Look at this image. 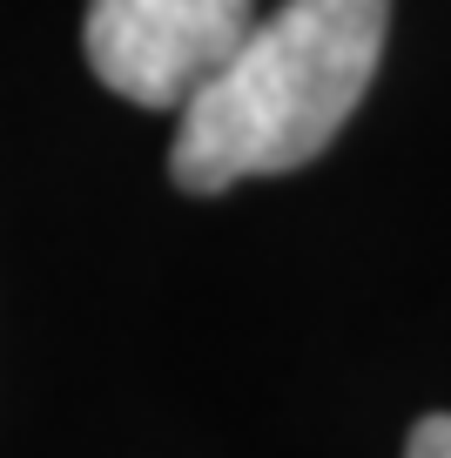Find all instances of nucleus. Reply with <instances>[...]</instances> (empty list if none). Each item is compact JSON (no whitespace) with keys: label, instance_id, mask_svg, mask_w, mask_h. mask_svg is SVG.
<instances>
[{"label":"nucleus","instance_id":"obj_1","mask_svg":"<svg viewBox=\"0 0 451 458\" xmlns=\"http://www.w3.org/2000/svg\"><path fill=\"white\" fill-rule=\"evenodd\" d=\"M384 28L391 0H283L183 101L169 175L189 196H223L250 175L317 162L364 101Z\"/></svg>","mask_w":451,"mask_h":458},{"label":"nucleus","instance_id":"obj_2","mask_svg":"<svg viewBox=\"0 0 451 458\" xmlns=\"http://www.w3.org/2000/svg\"><path fill=\"white\" fill-rule=\"evenodd\" d=\"M256 28V0H88V68L135 108H183Z\"/></svg>","mask_w":451,"mask_h":458},{"label":"nucleus","instance_id":"obj_3","mask_svg":"<svg viewBox=\"0 0 451 458\" xmlns=\"http://www.w3.org/2000/svg\"><path fill=\"white\" fill-rule=\"evenodd\" d=\"M404 458H451V418H445V411L418 418V425H411V445H404Z\"/></svg>","mask_w":451,"mask_h":458}]
</instances>
